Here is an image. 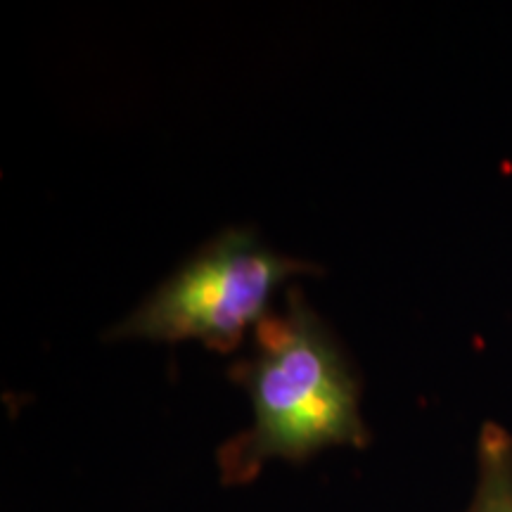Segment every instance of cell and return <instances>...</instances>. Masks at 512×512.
<instances>
[{
	"instance_id": "cell-1",
	"label": "cell",
	"mask_w": 512,
	"mask_h": 512,
	"mask_svg": "<svg viewBox=\"0 0 512 512\" xmlns=\"http://www.w3.org/2000/svg\"><path fill=\"white\" fill-rule=\"evenodd\" d=\"M228 377L247 392L254 420L216 448L223 486L252 484L271 460L299 465L373 441L361 413V373L302 287L256 325L254 354L235 361Z\"/></svg>"
},
{
	"instance_id": "cell-2",
	"label": "cell",
	"mask_w": 512,
	"mask_h": 512,
	"mask_svg": "<svg viewBox=\"0 0 512 512\" xmlns=\"http://www.w3.org/2000/svg\"><path fill=\"white\" fill-rule=\"evenodd\" d=\"M323 273L313 261L268 247L252 228H226L192 252L164 283L107 332V339L202 342L219 354L271 313L278 287L294 275Z\"/></svg>"
},
{
	"instance_id": "cell-3",
	"label": "cell",
	"mask_w": 512,
	"mask_h": 512,
	"mask_svg": "<svg viewBox=\"0 0 512 512\" xmlns=\"http://www.w3.org/2000/svg\"><path fill=\"white\" fill-rule=\"evenodd\" d=\"M460 512H512V434L496 422L479 430L475 489Z\"/></svg>"
}]
</instances>
